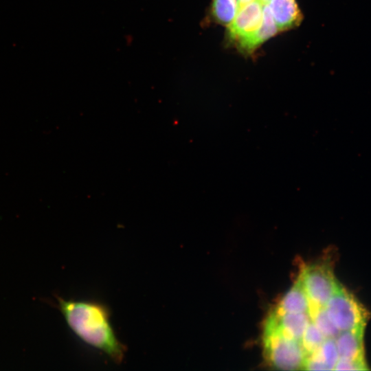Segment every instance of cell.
Segmentation results:
<instances>
[{
  "label": "cell",
  "instance_id": "1",
  "mask_svg": "<svg viewBox=\"0 0 371 371\" xmlns=\"http://www.w3.org/2000/svg\"><path fill=\"white\" fill-rule=\"evenodd\" d=\"M58 302L68 326L82 341L101 350L114 363H122L126 348L117 338L105 305L95 301L61 297Z\"/></svg>",
  "mask_w": 371,
  "mask_h": 371
},
{
  "label": "cell",
  "instance_id": "2",
  "mask_svg": "<svg viewBox=\"0 0 371 371\" xmlns=\"http://www.w3.org/2000/svg\"><path fill=\"white\" fill-rule=\"evenodd\" d=\"M324 308L340 331L365 328L370 317L368 310L341 285Z\"/></svg>",
  "mask_w": 371,
  "mask_h": 371
},
{
  "label": "cell",
  "instance_id": "3",
  "mask_svg": "<svg viewBox=\"0 0 371 371\" xmlns=\"http://www.w3.org/2000/svg\"><path fill=\"white\" fill-rule=\"evenodd\" d=\"M264 347L267 360L275 368L304 369L308 354L301 341L274 332L264 334Z\"/></svg>",
  "mask_w": 371,
  "mask_h": 371
},
{
  "label": "cell",
  "instance_id": "4",
  "mask_svg": "<svg viewBox=\"0 0 371 371\" xmlns=\"http://www.w3.org/2000/svg\"><path fill=\"white\" fill-rule=\"evenodd\" d=\"M298 280L311 305L317 307H324L341 285L335 278L329 261L304 267Z\"/></svg>",
  "mask_w": 371,
  "mask_h": 371
},
{
  "label": "cell",
  "instance_id": "5",
  "mask_svg": "<svg viewBox=\"0 0 371 371\" xmlns=\"http://www.w3.org/2000/svg\"><path fill=\"white\" fill-rule=\"evenodd\" d=\"M263 5L259 0H253L239 8L234 20L227 26L229 42L236 45L258 29L262 19Z\"/></svg>",
  "mask_w": 371,
  "mask_h": 371
},
{
  "label": "cell",
  "instance_id": "6",
  "mask_svg": "<svg viewBox=\"0 0 371 371\" xmlns=\"http://www.w3.org/2000/svg\"><path fill=\"white\" fill-rule=\"evenodd\" d=\"M311 317L307 313H271L266 321L264 334L280 333L295 340L302 341Z\"/></svg>",
  "mask_w": 371,
  "mask_h": 371
},
{
  "label": "cell",
  "instance_id": "7",
  "mask_svg": "<svg viewBox=\"0 0 371 371\" xmlns=\"http://www.w3.org/2000/svg\"><path fill=\"white\" fill-rule=\"evenodd\" d=\"M268 5L279 32L294 28L302 21L296 0H270Z\"/></svg>",
  "mask_w": 371,
  "mask_h": 371
},
{
  "label": "cell",
  "instance_id": "8",
  "mask_svg": "<svg viewBox=\"0 0 371 371\" xmlns=\"http://www.w3.org/2000/svg\"><path fill=\"white\" fill-rule=\"evenodd\" d=\"M278 32L268 3L264 4L262 19L258 29L251 36L236 46L241 52L251 54Z\"/></svg>",
  "mask_w": 371,
  "mask_h": 371
},
{
  "label": "cell",
  "instance_id": "9",
  "mask_svg": "<svg viewBox=\"0 0 371 371\" xmlns=\"http://www.w3.org/2000/svg\"><path fill=\"white\" fill-rule=\"evenodd\" d=\"M364 329L344 330L339 333L335 340L339 358L366 360L363 346Z\"/></svg>",
  "mask_w": 371,
  "mask_h": 371
},
{
  "label": "cell",
  "instance_id": "10",
  "mask_svg": "<svg viewBox=\"0 0 371 371\" xmlns=\"http://www.w3.org/2000/svg\"><path fill=\"white\" fill-rule=\"evenodd\" d=\"M310 310L311 302L297 279L295 284L282 297L274 311L278 313H309Z\"/></svg>",
  "mask_w": 371,
  "mask_h": 371
},
{
  "label": "cell",
  "instance_id": "11",
  "mask_svg": "<svg viewBox=\"0 0 371 371\" xmlns=\"http://www.w3.org/2000/svg\"><path fill=\"white\" fill-rule=\"evenodd\" d=\"M239 9L238 0H212L210 15L215 22L227 26Z\"/></svg>",
  "mask_w": 371,
  "mask_h": 371
},
{
  "label": "cell",
  "instance_id": "12",
  "mask_svg": "<svg viewBox=\"0 0 371 371\" xmlns=\"http://www.w3.org/2000/svg\"><path fill=\"white\" fill-rule=\"evenodd\" d=\"M310 315L312 322L326 338H333L341 332L328 317L324 307L311 305Z\"/></svg>",
  "mask_w": 371,
  "mask_h": 371
},
{
  "label": "cell",
  "instance_id": "13",
  "mask_svg": "<svg viewBox=\"0 0 371 371\" xmlns=\"http://www.w3.org/2000/svg\"><path fill=\"white\" fill-rule=\"evenodd\" d=\"M326 337L312 322L309 323L302 339V344L308 355L319 349Z\"/></svg>",
  "mask_w": 371,
  "mask_h": 371
},
{
  "label": "cell",
  "instance_id": "14",
  "mask_svg": "<svg viewBox=\"0 0 371 371\" xmlns=\"http://www.w3.org/2000/svg\"><path fill=\"white\" fill-rule=\"evenodd\" d=\"M327 366L328 370H334L339 357L333 338H326L317 350L314 352Z\"/></svg>",
  "mask_w": 371,
  "mask_h": 371
},
{
  "label": "cell",
  "instance_id": "15",
  "mask_svg": "<svg viewBox=\"0 0 371 371\" xmlns=\"http://www.w3.org/2000/svg\"><path fill=\"white\" fill-rule=\"evenodd\" d=\"M334 370H368L366 360L357 361L339 358Z\"/></svg>",
  "mask_w": 371,
  "mask_h": 371
},
{
  "label": "cell",
  "instance_id": "16",
  "mask_svg": "<svg viewBox=\"0 0 371 371\" xmlns=\"http://www.w3.org/2000/svg\"><path fill=\"white\" fill-rule=\"evenodd\" d=\"M253 0H238L239 8Z\"/></svg>",
  "mask_w": 371,
  "mask_h": 371
},
{
  "label": "cell",
  "instance_id": "17",
  "mask_svg": "<svg viewBox=\"0 0 371 371\" xmlns=\"http://www.w3.org/2000/svg\"><path fill=\"white\" fill-rule=\"evenodd\" d=\"M262 4H266L269 2L270 0H259Z\"/></svg>",
  "mask_w": 371,
  "mask_h": 371
}]
</instances>
